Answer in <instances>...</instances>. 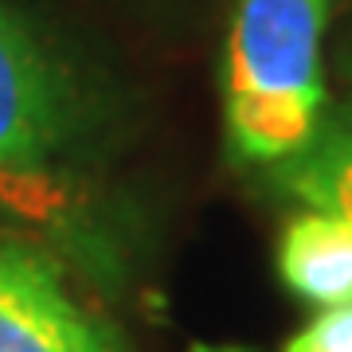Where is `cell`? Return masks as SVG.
Masks as SVG:
<instances>
[{"mask_svg":"<svg viewBox=\"0 0 352 352\" xmlns=\"http://www.w3.org/2000/svg\"><path fill=\"white\" fill-rule=\"evenodd\" d=\"M329 0H239L227 36V94L321 98V32Z\"/></svg>","mask_w":352,"mask_h":352,"instance_id":"6da1fadb","label":"cell"},{"mask_svg":"<svg viewBox=\"0 0 352 352\" xmlns=\"http://www.w3.org/2000/svg\"><path fill=\"white\" fill-rule=\"evenodd\" d=\"M344 71H349V82H352V55H349V63H344Z\"/></svg>","mask_w":352,"mask_h":352,"instance_id":"9c48e42d","label":"cell"},{"mask_svg":"<svg viewBox=\"0 0 352 352\" xmlns=\"http://www.w3.org/2000/svg\"><path fill=\"white\" fill-rule=\"evenodd\" d=\"M321 98L298 94H227V138L247 161H286L317 133Z\"/></svg>","mask_w":352,"mask_h":352,"instance_id":"8992f818","label":"cell"},{"mask_svg":"<svg viewBox=\"0 0 352 352\" xmlns=\"http://www.w3.org/2000/svg\"><path fill=\"white\" fill-rule=\"evenodd\" d=\"M282 352H352V302L321 309L282 344Z\"/></svg>","mask_w":352,"mask_h":352,"instance_id":"ba28073f","label":"cell"},{"mask_svg":"<svg viewBox=\"0 0 352 352\" xmlns=\"http://www.w3.org/2000/svg\"><path fill=\"white\" fill-rule=\"evenodd\" d=\"M0 352H113L59 266L16 239H0Z\"/></svg>","mask_w":352,"mask_h":352,"instance_id":"3957f363","label":"cell"},{"mask_svg":"<svg viewBox=\"0 0 352 352\" xmlns=\"http://www.w3.org/2000/svg\"><path fill=\"white\" fill-rule=\"evenodd\" d=\"M0 208L39 227L67 223L75 212L71 192L47 168H0Z\"/></svg>","mask_w":352,"mask_h":352,"instance_id":"52a82bcc","label":"cell"},{"mask_svg":"<svg viewBox=\"0 0 352 352\" xmlns=\"http://www.w3.org/2000/svg\"><path fill=\"white\" fill-rule=\"evenodd\" d=\"M67 75L0 4V168H43L71 133Z\"/></svg>","mask_w":352,"mask_h":352,"instance_id":"7a4b0ae2","label":"cell"},{"mask_svg":"<svg viewBox=\"0 0 352 352\" xmlns=\"http://www.w3.org/2000/svg\"><path fill=\"white\" fill-rule=\"evenodd\" d=\"M278 278L305 305L333 309L352 302V219L333 212H302L278 235Z\"/></svg>","mask_w":352,"mask_h":352,"instance_id":"277c9868","label":"cell"},{"mask_svg":"<svg viewBox=\"0 0 352 352\" xmlns=\"http://www.w3.org/2000/svg\"><path fill=\"white\" fill-rule=\"evenodd\" d=\"M274 188L314 212L352 219V106L325 113L302 149L274 164Z\"/></svg>","mask_w":352,"mask_h":352,"instance_id":"5b68a950","label":"cell"}]
</instances>
